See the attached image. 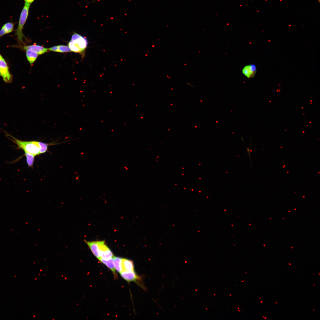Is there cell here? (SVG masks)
Segmentation results:
<instances>
[{"mask_svg": "<svg viewBox=\"0 0 320 320\" xmlns=\"http://www.w3.org/2000/svg\"><path fill=\"white\" fill-rule=\"evenodd\" d=\"M9 139L17 146V148L23 150L25 153L32 154L35 156L40 154L39 142L35 141L21 140L7 133Z\"/></svg>", "mask_w": 320, "mask_h": 320, "instance_id": "1", "label": "cell"}, {"mask_svg": "<svg viewBox=\"0 0 320 320\" xmlns=\"http://www.w3.org/2000/svg\"><path fill=\"white\" fill-rule=\"evenodd\" d=\"M88 44V41L86 38L77 33H74L72 35L71 39L68 43V46L71 51L80 53L83 57L85 55Z\"/></svg>", "mask_w": 320, "mask_h": 320, "instance_id": "2", "label": "cell"}, {"mask_svg": "<svg viewBox=\"0 0 320 320\" xmlns=\"http://www.w3.org/2000/svg\"><path fill=\"white\" fill-rule=\"evenodd\" d=\"M30 5L25 3L20 14L17 28L15 31V35L16 36L17 41L20 46L24 44L23 38L26 39L23 33V30L28 16Z\"/></svg>", "mask_w": 320, "mask_h": 320, "instance_id": "3", "label": "cell"}, {"mask_svg": "<svg viewBox=\"0 0 320 320\" xmlns=\"http://www.w3.org/2000/svg\"><path fill=\"white\" fill-rule=\"evenodd\" d=\"M0 76L6 83H11L12 80V76L10 73L8 64L0 54Z\"/></svg>", "mask_w": 320, "mask_h": 320, "instance_id": "4", "label": "cell"}, {"mask_svg": "<svg viewBox=\"0 0 320 320\" xmlns=\"http://www.w3.org/2000/svg\"><path fill=\"white\" fill-rule=\"evenodd\" d=\"M97 242L101 258L107 259L113 257V253L107 246L104 241H97Z\"/></svg>", "mask_w": 320, "mask_h": 320, "instance_id": "5", "label": "cell"}, {"mask_svg": "<svg viewBox=\"0 0 320 320\" xmlns=\"http://www.w3.org/2000/svg\"><path fill=\"white\" fill-rule=\"evenodd\" d=\"M120 273L121 277L129 282L133 281L139 284L141 280V277L137 275L134 271H122Z\"/></svg>", "mask_w": 320, "mask_h": 320, "instance_id": "6", "label": "cell"}, {"mask_svg": "<svg viewBox=\"0 0 320 320\" xmlns=\"http://www.w3.org/2000/svg\"><path fill=\"white\" fill-rule=\"evenodd\" d=\"M257 71L256 65L254 64L247 65L244 66L242 70V74L247 78L250 79L254 77Z\"/></svg>", "mask_w": 320, "mask_h": 320, "instance_id": "7", "label": "cell"}, {"mask_svg": "<svg viewBox=\"0 0 320 320\" xmlns=\"http://www.w3.org/2000/svg\"><path fill=\"white\" fill-rule=\"evenodd\" d=\"M84 241L87 245L94 256L99 260L101 257L100 254L97 241H89L84 240Z\"/></svg>", "mask_w": 320, "mask_h": 320, "instance_id": "8", "label": "cell"}, {"mask_svg": "<svg viewBox=\"0 0 320 320\" xmlns=\"http://www.w3.org/2000/svg\"><path fill=\"white\" fill-rule=\"evenodd\" d=\"M20 47H22L23 49L25 50L28 49H33L35 51L38 55L43 54L47 52L48 50V48L36 44L28 46H20Z\"/></svg>", "mask_w": 320, "mask_h": 320, "instance_id": "9", "label": "cell"}, {"mask_svg": "<svg viewBox=\"0 0 320 320\" xmlns=\"http://www.w3.org/2000/svg\"><path fill=\"white\" fill-rule=\"evenodd\" d=\"M15 23L9 22L4 24L0 30V38L4 35L10 33L14 31Z\"/></svg>", "mask_w": 320, "mask_h": 320, "instance_id": "10", "label": "cell"}, {"mask_svg": "<svg viewBox=\"0 0 320 320\" xmlns=\"http://www.w3.org/2000/svg\"><path fill=\"white\" fill-rule=\"evenodd\" d=\"M99 260L111 270L113 274L114 278L116 279L118 278L114 265L113 257L107 259L101 258Z\"/></svg>", "mask_w": 320, "mask_h": 320, "instance_id": "11", "label": "cell"}, {"mask_svg": "<svg viewBox=\"0 0 320 320\" xmlns=\"http://www.w3.org/2000/svg\"><path fill=\"white\" fill-rule=\"evenodd\" d=\"M26 55L27 59L31 65L36 61L38 55L35 51L32 49L26 50Z\"/></svg>", "mask_w": 320, "mask_h": 320, "instance_id": "12", "label": "cell"}, {"mask_svg": "<svg viewBox=\"0 0 320 320\" xmlns=\"http://www.w3.org/2000/svg\"><path fill=\"white\" fill-rule=\"evenodd\" d=\"M122 271H134V265L132 261L126 258H122Z\"/></svg>", "mask_w": 320, "mask_h": 320, "instance_id": "13", "label": "cell"}, {"mask_svg": "<svg viewBox=\"0 0 320 320\" xmlns=\"http://www.w3.org/2000/svg\"><path fill=\"white\" fill-rule=\"evenodd\" d=\"M113 259L116 270L117 272L120 273L123 271L122 265V258L113 256Z\"/></svg>", "mask_w": 320, "mask_h": 320, "instance_id": "14", "label": "cell"}, {"mask_svg": "<svg viewBox=\"0 0 320 320\" xmlns=\"http://www.w3.org/2000/svg\"><path fill=\"white\" fill-rule=\"evenodd\" d=\"M25 155L26 158L27 163L29 167H31L33 166L35 156L27 153H25Z\"/></svg>", "mask_w": 320, "mask_h": 320, "instance_id": "15", "label": "cell"}, {"mask_svg": "<svg viewBox=\"0 0 320 320\" xmlns=\"http://www.w3.org/2000/svg\"><path fill=\"white\" fill-rule=\"evenodd\" d=\"M39 143L40 154L46 152L47 150L49 144L41 142H39Z\"/></svg>", "mask_w": 320, "mask_h": 320, "instance_id": "16", "label": "cell"}, {"mask_svg": "<svg viewBox=\"0 0 320 320\" xmlns=\"http://www.w3.org/2000/svg\"><path fill=\"white\" fill-rule=\"evenodd\" d=\"M57 46L58 50V52L65 53L71 51L68 46L61 45H58Z\"/></svg>", "mask_w": 320, "mask_h": 320, "instance_id": "17", "label": "cell"}, {"mask_svg": "<svg viewBox=\"0 0 320 320\" xmlns=\"http://www.w3.org/2000/svg\"><path fill=\"white\" fill-rule=\"evenodd\" d=\"M48 50L54 52H58V47L57 46H53L50 48H48Z\"/></svg>", "mask_w": 320, "mask_h": 320, "instance_id": "18", "label": "cell"}, {"mask_svg": "<svg viewBox=\"0 0 320 320\" xmlns=\"http://www.w3.org/2000/svg\"><path fill=\"white\" fill-rule=\"evenodd\" d=\"M35 0H24L25 3L31 4Z\"/></svg>", "mask_w": 320, "mask_h": 320, "instance_id": "19", "label": "cell"}]
</instances>
